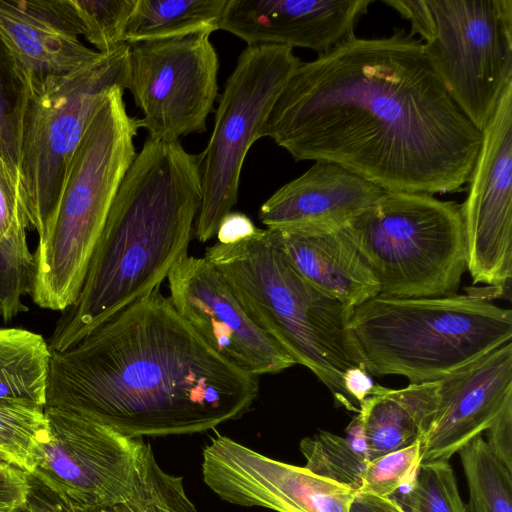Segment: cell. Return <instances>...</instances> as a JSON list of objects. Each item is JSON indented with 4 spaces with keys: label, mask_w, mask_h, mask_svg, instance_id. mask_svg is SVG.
Wrapping results in <instances>:
<instances>
[{
    "label": "cell",
    "mask_w": 512,
    "mask_h": 512,
    "mask_svg": "<svg viewBox=\"0 0 512 512\" xmlns=\"http://www.w3.org/2000/svg\"><path fill=\"white\" fill-rule=\"evenodd\" d=\"M202 478L221 500L277 512H348L349 488L217 434L203 449Z\"/></svg>",
    "instance_id": "cell-14"
},
{
    "label": "cell",
    "mask_w": 512,
    "mask_h": 512,
    "mask_svg": "<svg viewBox=\"0 0 512 512\" xmlns=\"http://www.w3.org/2000/svg\"><path fill=\"white\" fill-rule=\"evenodd\" d=\"M375 386L363 366H352L343 374V387L359 408L373 393Z\"/></svg>",
    "instance_id": "cell-38"
},
{
    "label": "cell",
    "mask_w": 512,
    "mask_h": 512,
    "mask_svg": "<svg viewBox=\"0 0 512 512\" xmlns=\"http://www.w3.org/2000/svg\"><path fill=\"white\" fill-rule=\"evenodd\" d=\"M379 282V295L458 294L468 249L461 204L428 193L387 192L347 223Z\"/></svg>",
    "instance_id": "cell-7"
},
{
    "label": "cell",
    "mask_w": 512,
    "mask_h": 512,
    "mask_svg": "<svg viewBox=\"0 0 512 512\" xmlns=\"http://www.w3.org/2000/svg\"><path fill=\"white\" fill-rule=\"evenodd\" d=\"M301 63L285 45L247 46L220 94L214 128L200 153L202 202L194 224L198 241L216 235L238 199L245 157L277 98Z\"/></svg>",
    "instance_id": "cell-9"
},
{
    "label": "cell",
    "mask_w": 512,
    "mask_h": 512,
    "mask_svg": "<svg viewBox=\"0 0 512 512\" xmlns=\"http://www.w3.org/2000/svg\"><path fill=\"white\" fill-rule=\"evenodd\" d=\"M221 274L249 319L308 368L347 411L360 408L343 374L361 366L348 331L354 308L306 280L269 229L234 244L215 243L204 256Z\"/></svg>",
    "instance_id": "cell-4"
},
{
    "label": "cell",
    "mask_w": 512,
    "mask_h": 512,
    "mask_svg": "<svg viewBox=\"0 0 512 512\" xmlns=\"http://www.w3.org/2000/svg\"><path fill=\"white\" fill-rule=\"evenodd\" d=\"M25 89L0 57V155L18 177L20 122Z\"/></svg>",
    "instance_id": "cell-31"
},
{
    "label": "cell",
    "mask_w": 512,
    "mask_h": 512,
    "mask_svg": "<svg viewBox=\"0 0 512 512\" xmlns=\"http://www.w3.org/2000/svg\"><path fill=\"white\" fill-rule=\"evenodd\" d=\"M348 331L369 375L438 381L512 341V311L475 294L376 296L352 311Z\"/></svg>",
    "instance_id": "cell-6"
},
{
    "label": "cell",
    "mask_w": 512,
    "mask_h": 512,
    "mask_svg": "<svg viewBox=\"0 0 512 512\" xmlns=\"http://www.w3.org/2000/svg\"><path fill=\"white\" fill-rule=\"evenodd\" d=\"M512 400V341L438 380L437 408L421 441V464L448 460L482 434Z\"/></svg>",
    "instance_id": "cell-16"
},
{
    "label": "cell",
    "mask_w": 512,
    "mask_h": 512,
    "mask_svg": "<svg viewBox=\"0 0 512 512\" xmlns=\"http://www.w3.org/2000/svg\"><path fill=\"white\" fill-rule=\"evenodd\" d=\"M485 431L491 451L512 471V400L505 404Z\"/></svg>",
    "instance_id": "cell-34"
},
{
    "label": "cell",
    "mask_w": 512,
    "mask_h": 512,
    "mask_svg": "<svg viewBox=\"0 0 512 512\" xmlns=\"http://www.w3.org/2000/svg\"><path fill=\"white\" fill-rule=\"evenodd\" d=\"M437 386L438 381L400 389L376 384L358 413L369 462L422 441L436 412Z\"/></svg>",
    "instance_id": "cell-21"
},
{
    "label": "cell",
    "mask_w": 512,
    "mask_h": 512,
    "mask_svg": "<svg viewBox=\"0 0 512 512\" xmlns=\"http://www.w3.org/2000/svg\"><path fill=\"white\" fill-rule=\"evenodd\" d=\"M26 230L21 226L0 241V316L4 321L28 310L21 299L33 290L35 260Z\"/></svg>",
    "instance_id": "cell-28"
},
{
    "label": "cell",
    "mask_w": 512,
    "mask_h": 512,
    "mask_svg": "<svg viewBox=\"0 0 512 512\" xmlns=\"http://www.w3.org/2000/svg\"><path fill=\"white\" fill-rule=\"evenodd\" d=\"M202 202L200 155L147 138L126 172L76 303L48 346L73 347L134 300L161 286L185 255Z\"/></svg>",
    "instance_id": "cell-3"
},
{
    "label": "cell",
    "mask_w": 512,
    "mask_h": 512,
    "mask_svg": "<svg viewBox=\"0 0 512 512\" xmlns=\"http://www.w3.org/2000/svg\"><path fill=\"white\" fill-rule=\"evenodd\" d=\"M374 0H227L219 29L247 46L285 45L325 53L354 35Z\"/></svg>",
    "instance_id": "cell-17"
},
{
    "label": "cell",
    "mask_w": 512,
    "mask_h": 512,
    "mask_svg": "<svg viewBox=\"0 0 512 512\" xmlns=\"http://www.w3.org/2000/svg\"><path fill=\"white\" fill-rule=\"evenodd\" d=\"M348 512H405L393 497L355 492Z\"/></svg>",
    "instance_id": "cell-39"
},
{
    "label": "cell",
    "mask_w": 512,
    "mask_h": 512,
    "mask_svg": "<svg viewBox=\"0 0 512 512\" xmlns=\"http://www.w3.org/2000/svg\"><path fill=\"white\" fill-rule=\"evenodd\" d=\"M383 192L337 164L315 161L261 205L259 219L267 229L283 232L340 226L370 208Z\"/></svg>",
    "instance_id": "cell-19"
},
{
    "label": "cell",
    "mask_w": 512,
    "mask_h": 512,
    "mask_svg": "<svg viewBox=\"0 0 512 512\" xmlns=\"http://www.w3.org/2000/svg\"><path fill=\"white\" fill-rule=\"evenodd\" d=\"M167 279L176 311L232 366L258 376L279 373L296 364L276 340L249 319L205 257L185 254Z\"/></svg>",
    "instance_id": "cell-15"
},
{
    "label": "cell",
    "mask_w": 512,
    "mask_h": 512,
    "mask_svg": "<svg viewBox=\"0 0 512 512\" xmlns=\"http://www.w3.org/2000/svg\"><path fill=\"white\" fill-rule=\"evenodd\" d=\"M219 60L210 35L129 45L128 84L148 138L179 141L203 133L218 96Z\"/></svg>",
    "instance_id": "cell-12"
},
{
    "label": "cell",
    "mask_w": 512,
    "mask_h": 512,
    "mask_svg": "<svg viewBox=\"0 0 512 512\" xmlns=\"http://www.w3.org/2000/svg\"><path fill=\"white\" fill-rule=\"evenodd\" d=\"M461 211L473 283L508 285L512 276V84L487 126Z\"/></svg>",
    "instance_id": "cell-13"
},
{
    "label": "cell",
    "mask_w": 512,
    "mask_h": 512,
    "mask_svg": "<svg viewBox=\"0 0 512 512\" xmlns=\"http://www.w3.org/2000/svg\"><path fill=\"white\" fill-rule=\"evenodd\" d=\"M258 390L257 376L216 353L158 286L51 353L45 406L130 438L163 437L237 420Z\"/></svg>",
    "instance_id": "cell-2"
},
{
    "label": "cell",
    "mask_w": 512,
    "mask_h": 512,
    "mask_svg": "<svg viewBox=\"0 0 512 512\" xmlns=\"http://www.w3.org/2000/svg\"><path fill=\"white\" fill-rule=\"evenodd\" d=\"M123 92L111 90L92 117L39 237L30 296L41 308L65 311L76 303L110 207L136 156L141 119L127 113Z\"/></svg>",
    "instance_id": "cell-5"
},
{
    "label": "cell",
    "mask_w": 512,
    "mask_h": 512,
    "mask_svg": "<svg viewBox=\"0 0 512 512\" xmlns=\"http://www.w3.org/2000/svg\"><path fill=\"white\" fill-rule=\"evenodd\" d=\"M257 229L247 215L230 211L219 223L216 231L217 242L220 244H234L253 236Z\"/></svg>",
    "instance_id": "cell-36"
},
{
    "label": "cell",
    "mask_w": 512,
    "mask_h": 512,
    "mask_svg": "<svg viewBox=\"0 0 512 512\" xmlns=\"http://www.w3.org/2000/svg\"><path fill=\"white\" fill-rule=\"evenodd\" d=\"M23 512H78L62 498L30 477V492Z\"/></svg>",
    "instance_id": "cell-37"
},
{
    "label": "cell",
    "mask_w": 512,
    "mask_h": 512,
    "mask_svg": "<svg viewBox=\"0 0 512 512\" xmlns=\"http://www.w3.org/2000/svg\"><path fill=\"white\" fill-rule=\"evenodd\" d=\"M79 35L67 0H0V57L24 89L98 58Z\"/></svg>",
    "instance_id": "cell-18"
},
{
    "label": "cell",
    "mask_w": 512,
    "mask_h": 512,
    "mask_svg": "<svg viewBox=\"0 0 512 512\" xmlns=\"http://www.w3.org/2000/svg\"><path fill=\"white\" fill-rule=\"evenodd\" d=\"M47 429L44 407L0 400V454L29 475L36 448L45 439Z\"/></svg>",
    "instance_id": "cell-26"
},
{
    "label": "cell",
    "mask_w": 512,
    "mask_h": 512,
    "mask_svg": "<svg viewBox=\"0 0 512 512\" xmlns=\"http://www.w3.org/2000/svg\"><path fill=\"white\" fill-rule=\"evenodd\" d=\"M400 497L405 512H468L448 460L422 463Z\"/></svg>",
    "instance_id": "cell-27"
},
{
    "label": "cell",
    "mask_w": 512,
    "mask_h": 512,
    "mask_svg": "<svg viewBox=\"0 0 512 512\" xmlns=\"http://www.w3.org/2000/svg\"><path fill=\"white\" fill-rule=\"evenodd\" d=\"M30 492V475L15 465L0 466V512H23Z\"/></svg>",
    "instance_id": "cell-33"
},
{
    "label": "cell",
    "mask_w": 512,
    "mask_h": 512,
    "mask_svg": "<svg viewBox=\"0 0 512 512\" xmlns=\"http://www.w3.org/2000/svg\"><path fill=\"white\" fill-rule=\"evenodd\" d=\"M411 23V34H418L423 44L433 39L435 23L427 0H383Z\"/></svg>",
    "instance_id": "cell-35"
},
{
    "label": "cell",
    "mask_w": 512,
    "mask_h": 512,
    "mask_svg": "<svg viewBox=\"0 0 512 512\" xmlns=\"http://www.w3.org/2000/svg\"><path fill=\"white\" fill-rule=\"evenodd\" d=\"M129 45L25 89L20 122L19 192L27 229L41 237L52 218L71 159L99 106L127 89Z\"/></svg>",
    "instance_id": "cell-8"
},
{
    "label": "cell",
    "mask_w": 512,
    "mask_h": 512,
    "mask_svg": "<svg viewBox=\"0 0 512 512\" xmlns=\"http://www.w3.org/2000/svg\"><path fill=\"white\" fill-rule=\"evenodd\" d=\"M14 465L9 459L0 454V466ZM16 466V465H15Z\"/></svg>",
    "instance_id": "cell-40"
},
{
    "label": "cell",
    "mask_w": 512,
    "mask_h": 512,
    "mask_svg": "<svg viewBox=\"0 0 512 512\" xmlns=\"http://www.w3.org/2000/svg\"><path fill=\"white\" fill-rule=\"evenodd\" d=\"M226 4L227 0H135L125 42L211 35L219 30Z\"/></svg>",
    "instance_id": "cell-22"
},
{
    "label": "cell",
    "mask_w": 512,
    "mask_h": 512,
    "mask_svg": "<svg viewBox=\"0 0 512 512\" xmlns=\"http://www.w3.org/2000/svg\"><path fill=\"white\" fill-rule=\"evenodd\" d=\"M21 226L27 228L18 177L0 155V241Z\"/></svg>",
    "instance_id": "cell-32"
},
{
    "label": "cell",
    "mask_w": 512,
    "mask_h": 512,
    "mask_svg": "<svg viewBox=\"0 0 512 512\" xmlns=\"http://www.w3.org/2000/svg\"><path fill=\"white\" fill-rule=\"evenodd\" d=\"M435 35L425 51L450 97L483 131L512 84V0H427Z\"/></svg>",
    "instance_id": "cell-11"
},
{
    "label": "cell",
    "mask_w": 512,
    "mask_h": 512,
    "mask_svg": "<svg viewBox=\"0 0 512 512\" xmlns=\"http://www.w3.org/2000/svg\"><path fill=\"white\" fill-rule=\"evenodd\" d=\"M466 477L468 512H512V471L491 451L482 435L458 451Z\"/></svg>",
    "instance_id": "cell-25"
},
{
    "label": "cell",
    "mask_w": 512,
    "mask_h": 512,
    "mask_svg": "<svg viewBox=\"0 0 512 512\" xmlns=\"http://www.w3.org/2000/svg\"><path fill=\"white\" fill-rule=\"evenodd\" d=\"M271 231L293 267L326 294L352 308L379 295L378 279L347 223L293 232Z\"/></svg>",
    "instance_id": "cell-20"
},
{
    "label": "cell",
    "mask_w": 512,
    "mask_h": 512,
    "mask_svg": "<svg viewBox=\"0 0 512 512\" xmlns=\"http://www.w3.org/2000/svg\"><path fill=\"white\" fill-rule=\"evenodd\" d=\"M80 35L98 52L109 53L125 42L128 21L135 0H67Z\"/></svg>",
    "instance_id": "cell-29"
},
{
    "label": "cell",
    "mask_w": 512,
    "mask_h": 512,
    "mask_svg": "<svg viewBox=\"0 0 512 512\" xmlns=\"http://www.w3.org/2000/svg\"><path fill=\"white\" fill-rule=\"evenodd\" d=\"M346 437L320 431L300 441L305 468L343 485L354 493L362 484L367 458L361 419L356 415L346 429Z\"/></svg>",
    "instance_id": "cell-24"
},
{
    "label": "cell",
    "mask_w": 512,
    "mask_h": 512,
    "mask_svg": "<svg viewBox=\"0 0 512 512\" xmlns=\"http://www.w3.org/2000/svg\"><path fill=\"white\" fill-rule=\"evenodd\" d=\"M295 161L337 164L387 192L443 194L470 178L479 131L404 28L351 36L301 62L260 130Z\"/></svg>",
    "instance_id": "cell-1"
},
{
    "label": "cell",
    "mask_w": 512,
    "mask_h": 512,
    "mask_svg": "<svg viewBox=\"0 0 512 512\" xmlns=\"http://www.w3.org/2000/svg\"><path fill=\"white\" fill-rule=\"evenodd\" d=\"M48 429L30 476L85 512L128 499L155 456L150 443L130 438L83 415L44 407Z\"/></svg>",
    "instance_id": "cell-10"
},
{
    "label": "cell",
    "mask_w": 512,
    "mask_h": 512,
    "mask_svg": "<svg viewBox=\"0 0 512 512\" xmlns=\"http://www.w3.org/2000/svg\"><path fill=\"white\" fill-rule=\"evenodd\" d=\"M420 464L421 441L380 456L367 464L358 492L391 497L412 480Z\"/></svg>",
    "instance_id": "cell-30"
},
{
    "label": "cell",
    "mask_w": 512,
    "mask_h": 512,
    "mask_svg": "<svg viewBox=\"0 0 512 512\" xmlns=\"http://www.w3.org/2000/svg\"><path fill=\"white\" fill-rule=\"evenodd\" d=\"M51 353L40 334L0 328V400L45 407Z\"/></svg>",
    "instance_id": "cell-23"
}]
</instances>
